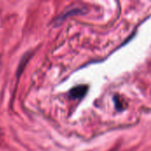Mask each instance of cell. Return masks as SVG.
Masks as SVG:
<instances>
[{"mask_svg":"<svg viewBox=\"0 0 151 151\" xmlns=\"http://www.w3.org/2000/svg\"><path fill=\"white\" fill-rule=\"evenodd\" d=\"M31 56H32L31 53H27L26 55H24V56L22 57V58H21V60H20V62H19V67H18V69H17V75H18V76H19V74H21L22 71L24 70V68H25V66H26V65L27 64V62H28L29 59L31 58Z\"/></svg>","mask_w":151,"mask_h":151,"instance_id":"7a4b0ae2","label":"cell"},{"mask_svg":"<svg viewBox=\"0 0 151 151\" xmlns=\"http://www.w3.org/2000/svg\"><path fill=\"white\" fill-rule=\"evenodd\" d=\"M81 12V10H79V9H73V10L66 11L65 12L62 13V14L56 19V22H61V21H63L65 19H66L67 17H69L70 15H73V14H74V13H78V12Z\"/></svg>","mask_w":151,"mask_h":151,"instance_id":"3957f363","label":"cell"},{"mask_svg":"<svg viewBox=\"0 0 151 151\" xmlns=\"http://www.w3.org/2000/svg\"><path fill=\"white\" fill-rule=\"evenodd\" d=\"M88 89V87L87 85H79L72 88L69 94H70V96L73 99H81L86 95Z\"/></svg>","mask_w":151,"mask_h":151,"instance_id":"6da1fadb","label":"cell"}]
</instances>
